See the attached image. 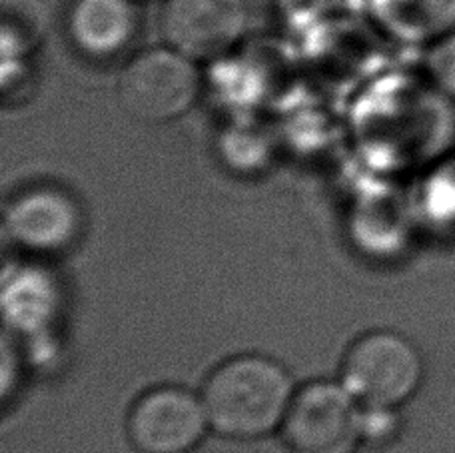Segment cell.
Listing matches in <instances>:
<instances>
[{
    "instance_id": "cell-1",
    "label": "cell",
    "mask_w": 455,
    "mask_h": 453,
    "mask_svg": "<svg viewBox=\"0 0 455 453\" xmlns=\"http://www.w3.org/2000/svg\"><path fill=\"white\" fill-rule=\"evenodd\" d=\"M455 104L421 75H394L373 83L349 110L360 147L392 162H437L455 139Z\"/></svg>"
},
{
    "instance_id": "cell-2",
    "label": "cell",
    "mask_w": 455,
    "mask_h": 453,
    "mask_svg": "<svg viewBox=\"0 0 455 453\" xmlns=\"http://www.w3.org/2000/svg\"><path fill=\"white\" fill-rule=\"evenodd\" d=\"M290 374L266 355H235L206 379L202 401L212 430L254 440L283 424L294 400Z\"/></svg>"
},
{
    "instance_id": "cell-3",
    "label": "cell",
    "mask_w": 455,
    "mask_h": 453,
    "mask_svg": "<svg viewBox=\"0 0 455 453\" xmlns=\"http://www.w3.org/2000/svg\"><path fill=\"white\" fill-rule=\"evenodd\" d=\"M204 76L200 64L168 44L134 54L116 78V99L130 118L164 124L184 116L198 102Z\"/></svg>"
},
{
    "instance_id": "cell-4",
    "label": "cell",
    "mask_w": 455,
    "mask_h": 453,
    "mask_svg": "<svg viewBox=\"0 0 455 453\" xmlns=\"http://www.w3.org/2000/svg\"><path fill=\"white\" fill-rule=\"evenodd\" d=\"M424 360L408 338L370 331L349 347L341 384L363 409H395L419 390Z\"/></svg>"
},
{
    "instance_id": "cell-5",
    "label": "cell",
    "mask_w": 455,
    "mask_h": 453,
    "mask_svg": "<svg viewBox=\"0 0 455 453\" xmlns=\"http://www.w3.org/2000/svg\"><path fill=\"white\" fill-rule=\"evenodd\" d=\"M282 432L291 453H354L363 411L344 384L314 382L294 393Z\"/></svg>"
},
{
    "instance_id": "cell-6",
    "label": "cell",
    "mask_w": 455,
    "mask_h": 453,
    "mask_svg": "<svg viewBox=\"0 0 455 453\" xmlns=\"http://www.w3.org/2000/svg\"><path fill=\"white\" fill-rule=\"evenodd\" d=\"M250 27V0H164L160 32L164 44L214 64L235 52Z\"/></svg>"
},
{
    "instance_id": "cell-7",
    "label": "cell",
    "mask_w": 455,
    "mask_h": 453,
    "mask_svg": "<svg viewBox=\"0 0 455 453\" xmlns=\"http://www.w3.org/2000/svg\"><path fill=\"white\" fill-rule=\"evenodd\" d=\"M210 425L202 398L184 387L146 392L128 416V438L140 453H190Z\"/></svg>"
},
{
    "instance_id": "cell-8",
    "label": "cell",
    "mask_w": 455,
    "mask_h": 453,
    "mask_svg": "<svg viewBox=\"0 0 455 453\" xmlns=\"http://www.w3.org/2000/svg\"><path fill=\"white\" fill-rule=\"evenodd\" d=\"M70 43L92 59H110L128 48L138 32L136 0H70Z\"/></svg>"
},
{
    "instance_id": "cell-9",
    "label": "cell",
    "mask_w": 455,
    "mask_h": 453,
    "mask_svg": "<svg viewBox=\"0 0 455 453\" xmlns=\"http://www.w3.org/2000/svg\"><path fill=\"white\" fill-rule=\"evenodd\" d=\"M14 240L24 248L60 250L75 238L78 210L67 194L56 188H35L12 202L6 216Z\"/></svg>"
},
{
    "instance_id": "cell-10",
    "label": "cell",
    "mask_w": 455,
    "mask_h": 453,
    "mask_svg": "<svg viewBox=\"0 0 455 453\" xmlns=\"http://www.w3.org/2000/svg\"><path fill=\"white\" fill-rule=\"evenodd\" d=\"M381 35L426 48L455 30V0H363Z\"/></svg>"
},
{
    "instance_id": "cell-11",
    "label": "cell",
    "mask_w": 455,
    "mask_h": 453,
    "mask_svg": "<svg viewBox=\"0 0 455 453\" xmlns=\"http://www.w3.org/2000/svg\"><path fill=\"white\" fill-rule=\"evenodd\" d=\"M48 20L46 0H0L3 59H32L44 43Z\"/></svg>"
},
{
    "instance_id": "cell-12",
    "label": "cell",
    "mask_w": 455,
    "mask_h": 453,
    "mask_svg": "<svg viewBox=\"0 0 455 453\" xmlns=\"http://www.w3.org/2000/svg\"><path fill=\"white\" fill-rule=\"evenodd\" d=\"M421 68L427 83L455 104V30L424 48Z\"/></svg>"
},
{
    "instance_id": "cell-13",
    "label": "cell",
    "mask_w": 455,
    "mask_h": 453,
    "mask_svg": "<svg viewBox=\"0 0 455 453\" xmlns=\"http://www.w3.org/2000/svg\"><path fill=\"white\" fill-rule=\"evenodd\" d=\"M434 172L429 174L427 180V200L437 210L445 214L455 216V156L448 154V158L434 162Z\"/></svg>"
},
{
    "instance_id": "cell-14",
    "label": "cell",
    "mask_w": 455,
    "mask_h": 453,
    "mask_svg": "<svg viewBox=\"0 0 455 453\" xmlns=\"http://www.w3.org/2000/svg\"><path fill=\"white\" fill-rule=\"evenodd\" d=\"M136 3H148V0H136ZM162 3H164V0H162Z\"/></svg>"
}]
</instances>
